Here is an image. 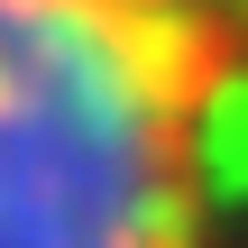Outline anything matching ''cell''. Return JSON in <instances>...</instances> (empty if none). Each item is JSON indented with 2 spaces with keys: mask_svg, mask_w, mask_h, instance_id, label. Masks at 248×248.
Instances as JSON below:
<instances>
[{
  "mask_svg": "<svg viewBox=\"0 0 248 248\" xmlns=\"http://www.w3.org/2000/svg\"><path fill=\"white\" fill-rule=\"evenodd\" d=\"M147 18H166L184 46H202L230 83H248V0H138Z\"/></svg>",
  "mask_w": 248,
  "mask_h": 248,
  "instance_id": "obj_2",
  "label": "cell"
},
{
  "mask_svg": "<svg viewBox=\"0 0 248 248\" xmlns=\"http://www.w3.org/2000/svg\"><path fill=\"white\" fill-rule=\"evenodd\" d=\"M221 92L138 0H0V248H202Z\"/></svg>",
  "mask_w": 248,
  "mask_h": 248,
  "instance_id": "obj_1",
  "label": "cell"
}]
</instances>
